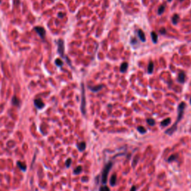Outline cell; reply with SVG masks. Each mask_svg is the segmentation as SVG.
Instances as JSON below:
<instances>
[{
  "instance_id": "obj_2",
  "label": "cell",
  "mask_w": 191,
  "mask_h": 191,
  "mask_svg": "<svg viewBox=\"0 0 191 191\" xmlns=\"http://www.w3.org/2000/svg\"><path fill=\"white\" fill-rule=\"evenodd\" d=\"M112 162H109L105 165V167L103 169L102 175V182L103 184H105L107 181V175H108L109 172H110L111 167H112Z\"/></svg>"
},
{
  "instance_id": "obj_1",
  "label": "cell",
  "mask_w": 191,
  "mask_h": 191,
  "mask_svg": "<svg viewBox=\"0 0 191 191\" xmlns=\"http://www.w3.org/2000/svg\"><path fill=\"white\" fill-rule=\"evenodd\" d=\"M185 107H186V103L185 102H181L179 104V107H178V116H177V120H176L175 124H174L172 126L170 129H169L165 131V133H166V134L168 135H172L173 134L174 132L176 131V129H177V125L178 123L181 121V120L183 117V115H184V112L185 110Z\"/></svg>"
},
{
  "instance_id": "obj_32",
  "label": "cell",
  "mask_w": 191,
  "mask_h": 191,
  "mask_svg": "<svg viewBox=\"0 0 191 191\" xmlns=\"http://www.w3.org/2000/svg\"><path fill=\"white\" fill-rule=\"evenodd\" d=\"M190 104H191V99H190Z\"/></svg>"
},
{
  "instance_id": "obj_33",
  "label": "cell",
  "mask_w": 191,
  "mask_h": 191,
  "mask_svg": "<svg viewBox=\"0 0 191 191\" xmlns=\"http://www.w3.org/2000/svg\"><path fill=\"white\" fill-rule=\"evenodd\" d=\"M1 2H2V1H1V0H0V3H1Z\"/></svg>"
},
{
  "instance_id": "obj_6",
  "label": "cell",
  "mask_w": 191,
  "mask_h": 191,
  "mask_svg": "<svg viewBox=\"0 0 191 191\" xmlns=\"http://www.w3.org/2000/svg\"><path fill=\"white\" fill-rule=\"evenodd\" d=\"M34 104L35 105V107L37 108L40 110V109H43L44 107H45V104H44L43 102L41 99H36L34 100Z\"/></svg>"
},
{
  "instance_id": "obj_30",
  "label": "cell",
  "mask_w": 191,
  "mask_h": 191,
  "mask_svg": "<svg viewBox=\"0 0 191 191\" xmlns=\"http://www.w3.org/2000/svg\"><path fill=\"white\" fill-rule=\"evenodd\" d=\"M168 1H169V2H171V1H172V0H168Z\"/></svg>"
},
{
  "instance_id": "obj_25",
  "label": "cell",
  "mask_w": 191,
  "mask_h": 191,
  "mask_svg": "<svg viewBox=\"0 0 191 191\" xmlns=\"http://www.w3.org/2000/svg\"><path fill=\"white\" fill-rule=\"evenodd\" d=\"M71 163H72V160L70 158H68L67 160H66V167H70V165H71Z\"/></svg>"
},
{
  "instance_id": "obj_7",
  "label": "cell",
  "mask_w": 191,
  "mask_h": 191,
  "mask_svg": "<svg viewBox=\"0 0 191 191\" xmlns=\"http://www.w3.org/2000/svg\"><path fill=\"white\" fill-rule=\"evenodd\" d=\"M185 79H186V75H185L184 72H181L179 74V76H178V81L180 83H184L185 81Z\"/></svg>"
},
{
  "instance_id": "obj_12",
  "label": "cell",
  "mask_w": 191,
  "mask_h": 191,
  "mask_svg": "<svg viewBox=\"0 0 191 191\" xmlns=\"http://www.w3.org/2000/svg\"><path fill=\"white\" fill-rule=\"evenodd\" d=\"M11 102H12V105H15V106L19 107L20 105V99H18L17 97H16V96H14V97H13V99L11 100Z\"/></svg>"
},
{
  "instance_id": "obj_29",
  "label": "cell",
  "mask_w": 191,
  "mask_h": 191,
  "mask_svg": "<svg viewBox=\"0 0 191 191\" xmlns=\"http://www.w3.org/2000/svg\"><path fill=\"white\" fill-rule=\"evenodd\" d=\"M136 190H137V187H135V186H133V187L131 188L130 191H136Z\"/></svg>"
},
{
  "instance_id": "obj_28",
  "label": "cell",
  "mask_w": 191,
  "mask_h": 191,
  "mask_svg": "<svg viewBox=\"0 0 191 191\" xmlns=\"http://www.w3.org/2000/svg\"><path fill=\"white\" fill-rule=\"evenodd\" d=\"M58 16H59V17H61V18L64 17V13H59V14H58Z\"/></svg>"
},
{
  "instance_id": "obj_4",
  "label": "cell",
  "mask_w": 191,
  "mask_h": 191,
  "mask_svg": "<svg viewBox=\"0 0 191 191\" xmlns=\"http://www.w3.org/2000/svg\"><path fill=\"white\" fill-rule=\"evenodd\" d=\"M64 41L62 39H59L57 40V52H58L59 55H61V57H64Z\"/></svg>"
},
{
  "instance_id": "obj_3",
  "label": "cell",
  "mask_w": 191,
  "mask_h": 191,
  "mask_svg": "<svg viewBox=\"0 0 191 191\" xmlns=\"http://www.w3.org/2000/svg\"><path fill=\"white\" fill-rule=\"evenodd\" d=\"M81 111L83 115L86 114V99H85V89L84 84H81Z\"/></svg>"
},
{
  "instance_id": "obj_16",
  "label": "cell",
  "mask_w": 191,
  "mask_h": 191,
  "mask_svg": "<svg viewBox=\"0 0 191 191\" xmlns=\"http://www.w3.org/2000/svg\"><path fill=\"white\" fill-rule=\"evenodd\" d=\"M77 147L78 149H79V151H84L85 148H86V143H85L84 142L79 143L77 145Z\"/></svg>"
},
{
  "instance_id": "obj_11",
  "label": "cell",
  "mask_w": 191,
  "mask_h": 191,
  "mask_svg": "<svg viewBox=\"0 0 191 191\" xmlns=\"http://www.w3.org/2000/svg\"><path fill=\"white\" fill-rule=\"evenodd\" d=\"M170 122H171V119L170 118H166L165 120H163L162 122H161V125L162 127H166V126L169 125L170 124Z\"/></svg>"
},
{
  "instance_id": "obj_8",
  "label": "cell",
  "mask_w": 191,
  "mask_h": 191,
  "mask_svg": "<svg viewBox=\"0 0 191 191\" xmlns=\"http://www.w3.org/2000/svg\"><path fill=\"white\" fill-rule=\"evenodd\" d=\"M138 34L139 39L140 40V41H142V42L146 41V37H145V34H144L143 31L142 30H140V29H139L138 31Z\"/></svg>"
},
{
  "instance_id": "obj_18",
  "label": "cell",
  "mask_w": 191,
  "mask_h": 191,
  "mask_svg": "<svg viewBox=\"0 0 191 191\" xmlns=\"http://www.w3.org/2000/svg\"><path fill=\"white\" fill-rule=\"evenodd\" d=\"M128 64L127 63H122V64L121 66H120V71L122 72V73H124V72H125L126 70L128 69Z\"/></svg>"
},
{
  "instance_id": "obj_22",
  "label": "cell",
  "mask_w": 191,
  "mask_h": 191,
  "mask_svg": "<svg viewBox=\"0 0 191 191\" xmlns=\"http://www.w3.org/2000/svg\"><path fill=\"white\" fill-rule=\"evenodd\" d=\"M55 64H56V65H57V66H63V64H64V63H63V61H61L60 58H57L56 60H55Z\"/></svg>"
},
{
  "instance_id": "obj_13",
  "label": "cell",
  "mask_w": 191,
  "mask_h": 191,
  "mask_svg": "<svg viewBox=\"0 0 191 191\" xmlns=\"http://www.w3.org/2000/svg\"><path fill=\"white\" fill-rule=\"evenodd\" d=\"M151 38H152V42L154 43H157L158 39H157V35L155 31H152L151 32Z\"/></svg>"
},
{
  "instance_id": "obj_21",
  "label": "cell",
  "mask_w": 191,
  "mask_h": 191,
  "mask_svg": "<svg viewBox=\"0 0 191 191\" xmlns=\"http://www.w3.org/2000/svg\"><path fill=\"white\" fill-rule=\"evenodd\" d=\"M138 131L140 133V134H145L146 132V129L144 127H143V126H138Z\"/></svg>"
},
{
  "instance_id": "obj_9",
  "label": "cell",
  "mask_w": 191,
  "mask_h": 191,
  "mask_svg": "<svg viewBox=\"0 0 191 191\" xmlns=\"http://www.w3.org/2000/svg\"><path fill=\"white\" fill-rule=\"evenodd\" d=\"M103 88H104V85L103 84H100V85H98V86L93 87V88H89V89H90V90H91V91L94 92V93H96V92L99 91V90H101Z\"/></svg>"
},
{
  "instance_id": "obj_26",
  "label": "cell",
  "mask_w": 191,
  "mask_h": 191,
  "mask_svg": "<svg viewBox=\"0 0 191 191\" xmlns=\"http://www.w3.org/2000/svg\"><path fill=\"white\" fill-rule=\"evenodd\" d=\"M160 33H161V34H166V29H164V28H163V29H161V30H160Z\"/></svg>"
},
{
  "instance_id": "obj_23",
  "label": "cell",
  "mask_w": 191,
  "mask_h": 191,
  "mask_svg": "<svg viewBox=\"0 0 191 191\" xmlns=\"http://www.w3.org/2000/svg\"><path fill=\"white\" fill-rule=\"evenodd\" d=\"M81 171H82V167H81V166H77L75 170H74V173L79 174V173H81Z\"/></svg>"
},
{
  "instance_id": "obj_19",
  "label": "cell",
  "mask_w": 191,
  "mask_h": 191,
  "mask_svg": "<svg viewBox=\"0 0 191 191\" xmlns=\"http://www.w3.org/2000/svg\"><path fill=\"white\" fill-rule=\"evenodd\" d=\"M164 10H165L164 5H161V6L158 8V11H157V14H158V15H161V14H163V13L164 12Z\"/></svg>"
},
{
  "instance_id": "obj_5",
  "label": "cell",
  "mask_w": 191,
  "mask_h": 191,
  "mask_svg": "<svg viewBox=\"0 0 191 191\" xmlns=\"http://www.w3.org/2000/svg\"><path fill=\"white\" fill-rule=\"evenodd\" d=\"M34 30L38 33V34L40 36V38L43 40L46 37V30L42 26H34Z\"/></svg>"
},
{
  "instance_id": "obj_14",
  "label": "cell",
  "mask_w": 191,
  "mask_h": 191,
  "mask_svg": "<svg viewBox=\"0 0 191 191\" xmlns=\"http://www.w3.org/2000/svg\"><path fill=\"white\" fill-rule=\"evenodd\" d=\"M116 183V174H114V175H112V176L111 177L110 184L111 186H115Z\"/></svg>"
},
{
  "instance_id": "obj_20",
  "label": "cell",
  "mask_w": 191,
  "mask_h": 191,
  "mask_svg": "<svg viewBox=\"0 0 191 191\" xmlns=\"http://www.w3.org/2000/svg\"><path fill=\"white\" fill-rule=\"evenodd\" d=\"M146 122H147V123L149 124V125H151V126H154V125H155V120H153V119H152V118L147 119V120H146Z\"/></svg>"
},
{
  "instance_id": "obj_10",
  "label": "cell",
  "mask_w": 191,
  "mask_h": 191,
  "mask_svg": "<svg viewBox=\"0 0 191 191\" xmlns=\"http://www.w3.org/2000/svg\"><path fill=\"white\" fill-rule=\"evenodd\" d=\"M17 166L22 171H25L26 170V164L24 162H21V161H18Z\"/></svg>"
},
{
  "instance_id": "obj_27",
  "label": "cell",
  "mask_w": 191,
  "mask_h": 191,
  "mask_svg": "<svg viewBox=\"0 0 191 191\" xmlns=\"http://www.w3.org/2000/svg\"><path fill=\"white\" fill-rule=\"evenodd\" d=\"M174 159H175V155H172L171 157H170V158L168 159V161H169V162H170V161H173Z\"/></svg>"
},
{
  "instance_id": "obj_24",
  "label": "cell",
  "mask_w": 191,
  "mask_h": 191,
  "mask_svg": "<svg viewBox=\"0 0 191 191\" xmlns=\"http://www.w3.org/2000/svg\"><path fill=\"white\" fill-rule=\"evenodd\" d=\"M99 191H110V189H109V187H107L106 185H104V186H102L100 187Z\"/></svg>"
},
{
  "instance_id": "obj_17",
  "label": "cell",
  "mask_w": 191,
  "mask_h": 191,
  "mask_svg": "<svg viewBox=\"0 0 191 191\" xmlns=\"http://www.w3.org/2000/svg\"><path fill=\"white\" fill-rule=\"evenodd\" d=\"M147 70H148V73H149V74L152 73V72L154 70V64L152 61H150L149 62V65H148Z\"/></svg>"
},
{
  "instance_id": "obj_31",
  "label": "cell",
  "mask_w": 191,
  "mask_h": 191,
  "mask_svg": "<svg viewBox=\"0 0 191 191\" xmlns=\"http://www.w3.org/2000/svg\"><path fill=\"white\" fill-rule=\"evenodd\" d=\"M180 1H181H181H184V0H180Z\"/></svg>"
},
{
  "instance_id": "obj_15",
  "label": "cell",
  "mask_w": 191,
  "mask_h": 191,
  "mask_svg": "<svg viewBox=\"0 0 191 191\" xmlns=\"http://www.w3.org/2000/svg\"><path fill=\"white\" fill-rule=\"evenodd\" d=\"M179 19H180V17H179V16L178 15V14H174V15L172 16V23H173L174 25H176V24L179 23Z\"/></svg>"
}]
</instances>
